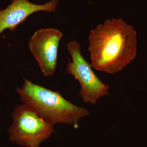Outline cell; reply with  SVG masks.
Segmentation results:
<instances>
[{
    "mask_svg": "<svg viewBox=\"0 0 147 147\" xmlns=\"http://www.w3.org/2000/svg\"><path fill=\"white\" fill-rule=\"evenodd\" d=\"M67 48L71 59H68L66 71L79 82V94L83 101L95 104L99 98L109 95L110 87L100 81L83 57L80 43L76 40L69 41Z\"/></svg>",
    "mask_w": 147,
    "mask_h": 147,
    "instance_id": "obj_4",
    "label": "cell"
},
{
    "mask_svg": "<svg viewBox=\"0 0 147 147\" xmlns=\"http://www.w3.org/2000/svg\"><path fill=\"white\" fill-rule=\"evenodd\" d=\"M32 147H40V146H36Z\"/></svg>",
    "mask_w": 147,
    "mask_h": 147,
    "instance_id": "obj_7",
    "label": "cell"
},
{
    "mask_svg": "<svg viewBox=\"0 0 147 147\" xmlns=\"http://www.w3.org/2000/svg\"><path fill=\"white\" fill-rule=\"evenodd\" d=\"M8 130L11 142L25 147L40 146L55 132L54 125L26 104L16 106Z\"/></svg>",
    "mask_w": 147,
    "mask_h": 147,
    "instance_id": "obj_3",
    "label": "cell"
},
{
    "mask_svg": "<svg viewBox=\"0 0 147 147\" xmlns=\"http://www.w3.org/2000/svg\"><path fill=\"white\" fill-rule=\"evenodd\" d=\"M88 41L91 64L97 71L117 73L137 56V32L121 18L98 24L90 31Z\"/></svg>",
    "mask_w": 147,
    "mask_h": 147,
    "instance_id": "obj_1",
    "label": "cell"
},
{
    "mask_svg": "<svg viewBox=\"0 0 147 147\" xmlns=\"http://www.w3.org/2000/svg\"><path fill=\"white\" fill-rule=\"evenodd\" d=\"M59 0H51L43 4H36L28 0H12L4 9L0 10V35L6 30L13 31L30 15L38 11L53 12Z\"/></svg>",
    "mask_w": 147,
    "mask_h": 147,
    "instance_id": "obj_6",
    "label": "cell"
},
{
    "mask_svg": "<svg viewBox=\"0 0 147 147\" xmlns=\"http://www.w3.org/2000/svg\"><path fill=\"white\" fill-rule=\"evenodd\" d=\"M63 34L57 29L36 31L29 41V47L38 63L43 76L55 73L58 58V49Z\"/></svg>",
    "mask_w": 147,
    "mask_h": 147,
    "instance_id": "obj_5",
    "label": "cell"
},
{
    "mask_svg": "<svg viewBox=\"0 0 147 147\" xmlns=\"http://www.w3.org/2000/svg\"><path fill=\"white\" fill-rule=\"evenodd\" d=\"M16 91L23 104L54 125L62 123L78 127L80 119L89 115L87 109L71 103L59 92L34 84L26 78L22 86Z\"/></svg>",
    "mask_w": 147,
    "mask_h": 147,
    "instance_id": "obj_2",
    "label": "cell"
}]
</instances>
